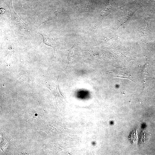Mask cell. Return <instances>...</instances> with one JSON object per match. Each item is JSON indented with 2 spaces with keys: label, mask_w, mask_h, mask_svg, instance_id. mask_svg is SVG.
Masks as SVG:
<instances>
[{
  "label": "cell",
  "mask_w": 155,
  "mask_h": 155,
  "mask_svg": "<svg viewBox=\"0 0 155 155\" xmlns=\"http://www.w3.org/2000/svg\"><path fill=\"white\" fill-rule=\"evenodd\" d=\"M40 34L41 35L42 37L43 40V43L46 45L51 46L53 48L52 44V40L51 38L49 37L47 35L45 34L40 33L37 34L36 35Z\"/></svg>",
  "instance_id": "obj_1"
},
{
  "label": "cell",
  "mask_w": 155,
  "mask_h": 155,
  "mask_svg": "<svg viewBox=\"0 0 155 155\" xmlns=\"http://www.w3.org/2000/svg\"><path fill=\"white\" fill-rule=\"evenodd\" d=\"M65 11L63 10H59L56 11L54 13L56 16H57L58 14L62 12Z\"/></svg>",
  "instance_id": "obj_2"
},
{
  "label": "cell",
  "mask_w": 155,
  "mask_h": 155,
  "mask_svg": "<svg viewBox=\"0 0 155 155\" xmlns=\"http://www.w3.org/2000/svg\"><path fill=\"white\" fill-rule=\"evenodd\" d=\"M92 145L94 146V145H95L96 143H95V142H93L92 143Z\"/></svg>",
  "instance_id": "obj_3"
}]
</instances>
